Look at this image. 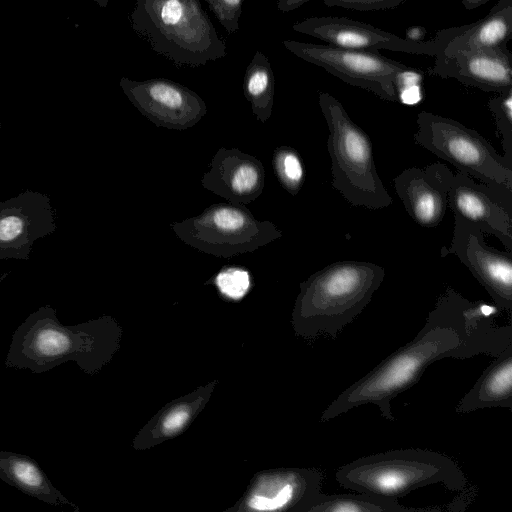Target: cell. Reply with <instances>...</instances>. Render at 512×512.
I'll use <instances>...</instances> for the list:
<instances>
[{"mask_svg":"<svg viewBox=\"0 0 512 512\" xmlns=\"http://www.w3.org/2000/svg\"><path fill=\"white\" fill-rule=\"evenodd\" d=\"M497 309L447 288L418 334L340 393L321 422L365 404L376 405L384 419L394 421L391 401L417 384L430 364L449 357L498 356L512 344V327L495 323Z\"/></svg>","mask_w":512,"mask_h":512,"instance_id":"obj_1","label":"cell"},{"mask_svg":"<svg viewBox=\"0 0 512 512\" xmlns=\"http://www.w3.org/2000/svg\"><path fill=\"white\" fill-rule=\"evenodd\" d=\"M118 340L119 328L110 317L62 325L52 309L41 308L16 328L5 365L40 374L74 361L94 374L110 361Z\"/></svg>","mask_w":512,"mask_h":512,"instance_id":"obj_2","label":"cell"},{"mask_svg":"<svg viewBox=\"0 0 512 512\" xmlns=\"http://www.w3.org/2000/svg\"><path fill=\"white\" fill-rule=\"evenodd\" d=\"M385 277L383 267L366 261L333 262L300 283L292 323L304 338H335L369 304Z\"/></svg>","mask_w":512,"mask_h":512,"instance_id":"obj_3","label":"cell"},{"mask_svg":"<svg viewBox=\"0 0 512 512\" xmlns=\"http://www.w3.org/2000/svg\"><path fill=\"white\" fill-rule=\"evenodd\" d=\"M133 31L177 67L195 68L227 55L199 0H135Z\"/></svg>","mask_w":512,"mask_h":512,"instance_id":"obj_4","label":"cell"},{"mask_svg":"<svg viewBox=\"0 0 512 512\" xmlns=\"http://www.w3.org/2000/svg\"><path fill=\"white\" fill-rule=\"evenodd\" d=\"M336 480L355 492L397 499L431 484L441 483L452 491L467 485L464 472L450 457L413 448L358 458L341 466Z\"/></svg>","mask_w":512,"mask_h":512,"instance_id":"obj_5","label":"cell"},{"mask_svg":"<svg viewBox=\"0 0 512 512\" xmlns=\"http://www.w3.org/2000/svg\"><path fill=\"white\" fill-rule=\"evenodd\" d=\"M319 106L329 130L333 188L353 206L373 210L388 207L392 197L378 175L368 134L331 94L321 92Z\"/></svg>","mask_w":512,"mask_h":512,"instance_id":"obj_6","label":"cell"},{"mask_svg":"<svg viewBox=\"0 0 512 512\" xmlns=\"http://www.w3.org/2000/svg\"><path fill=\"white\" fill-rule=\"evenodd\" d=\"M416 124L417 145L482 183L512 192V162L476 130L428 111L417 115Z\"/></svg>","mask_w":512,"mask_h":512,"instance_id":"obj_7","label":"cell"},{"mask_svg":"<svg viewBox=\"0 0 512 512\" xmlns=\"http://www.w3.org/2000/svg\"><path fill=\"white\" fill-rule=\"evenodd\" d=\"M170 226L185 244L223 258L253 252L282 237L275 224L256 219L243 204L230 202L213 204L199 215Z\"/></svg>","mask_w":512,"mask_h":512,"instance_id":"obj_8","label":"cell"},{"mask_svg":"<svg viewBox=\"0 0 512 512\" xmlns=\"http://www.w3.org/2000/svg\"><path fill=\"white\" fill-rule=\"evenodd\" d=\"M284 47L297 57L324 68L340 80L371 91L382 100L396 102L399 78L413 68L380 54L329 44L284 40Z\"/></svg>","mask_w":512,"mask_h":512,"instance_id":"obj_9","label":"cell"},{"mask_svg":"<svg viewBox=\"0 0 512 512\" xmlns=\"http://www.w3.org/2000/svg\"><path fill=\"white\" fill-rule=\"evenodd\" d=\"M292 29L341 48L387 49L436 57L452 35L454 27L440 30L433 39L423 42H413L369 23L338 16L309 17L294 23Z\"/></svg>","mask_w":512,"mask_h":512,"instance_id":"obj_10","label":"cell"},{"mask_svg":"<svg viewBox=\"0 0 512 512\" xmlns=\"http://www.w3.org/2000/svg\"><path fill=\"white\" fill-rule=\"evenodd\" d=\"M453 254L485 288L499 310H512V252L489 246L484 233L472 222L454 214V230L449 247L441 256Z\"/></svg>","mask_w":512,"mask_h":512,"instance_id":"obj_11","label":"cell"},{"mask_svg":"<svg viewBox=\"0 0 512 512\" xmlns=\"http://www.w3.org/2000/svg\"><path fill=\"white\" fill-rule=\"evenodd\" d=\"M120 86L133 106L159 127L185 130L207 113L204 100L196 92L173 80L123 77Z\"/></svg>","mask_w":512,"mask_h":512,"instance_id":"obj_12","label":"cell"},{"mask_svg":"<svg viewBox=\"0 0 512 512\" xmlns=\"http://www.w3.org/2000/svg\"><path fill=\"white\" fill-rule=\"evenodd\" d=\"M448 207L475 224L483 233L499 239L512 252V192L476 182L457 171L448 192Z\"/></svg>","mask_w":512,"mask_h":512,"instance_id":"obj_13","label":"cell"},{"mask_svg":"<svg viewBox=\"0 0 512 512\" xmlns=\"http://www.w3.org/2000/svg\"><path fill=\"white\" fill-rule=\"evenodd\" d=\"M453 175L446 164L434 162L405 169L393 179L406 212L418 225L433 228L442 222Z\"/></svg>","mask_w":512,"mask_h":512,"instance_id":"obj_14","label":"cell"},{"mask_svg":"<svg viewBox=\"0 0 512 512\" xmlns=\"http://www.w3.org/2000/svg\"><path fill=\"white\" fill-rule=\"evenodd\" d=\"M430 74L485 92H507L512 90V53L507 46L458 52L435 60Z\"/></svg>","mask_w":512,"mask_h":512,"instance_id":"obj_15","label":"cell"},{"mask_svg":"<svg viewBox=\"0 0 512 512\" xmlns=\"http://www.w3.org/2000/svg\"><path fill=\"white\" fill-rule=\"evenodd\" d=\"M201 182L204 188L228 202L246 205L261 195L265 170L256 157L238 148L221 147Z\"/></svg>","mask_w":512,"mask_h":512,"instance_id":"obj_16","label":"cell"},{"mask_svg":"<svg viewBox=\"0 0 512 512\" xmlns=\"http://www.w3.org/2000/svg\"><path fill=\"white\" fill-rule=\"evenodd\" d=\"M321 471L315 469H281L264 474L246 500L253 510L305 512L321 492Z\"/></svg>","mask_w":512,"mask_h":512,"instance_id":"obj_17","label":"cell"},{"mask_svg":"<svg viewBox=\"0 0 512 512\" xmlns=\"http://www.w3.org/2000/svg\"><path fill=\"white\" fill-rule=\"evenodd\" d=\"M512 38V0H498L489 13L480 20L454 26L452 35L435 60L453 56L462 51L504 47Z\"/></svg>","mask_w":512,"mask_h":512,"instance_id":"obj_18","label":"cell"},{"mask_svg":"<svg viewBox=\"0 0 512 512\" xmlns=\"http://www.w3.org/2000/svg\"><path fill=\"white\" fill-rule=\"evenodd\" d=\"M484 408L512 409V344L483 371L455 410L469 413Z\"/></svg>","mask_w":512,"mask_h":512,"instance_id":"obj_19","label":"cell"},{"mask_svg":"<svg viewBox=\"0 0 512 512\" xmlns=\"http://www.w3.org/2000/svg\"><path fill=\"white\" fill-rule=\"evenodd\" d=\"M0 479L47 504L79 511L51 483L38 463L27 455L0 450Z\"/></svg>","mask_w":512,"mask_h":512,"instance_id":"obj_20","label":"cell"},{"mask_svg":"<svg viewBox=\"0 0 512 512\" xmlns=\"http://www.w3.org/2000/svg\"><path fill=\"white\" fill-rule=\"evenodd\" d=\"M334 494L319 493L306 507L305 512H426L438 508H412L400 505L397 498L365 493Z\"/></svg>","mask_w":512,"mask_h":512,"instance_id":"obj_21","label":"cell"},{"mask_svg":"<svg viewBox=\"0 0 512 512\" xmlns=\"http://www.w3.org/2000/svg\"><path fill=\"white\" fill-rule=\"evenodd\" d=\"M210 393V390L206 387L202 392L194 393L186 399L174 402L170 407H166L154 421L147 425L137 441L140 439L141 445L144 447L178 434L201 409Z\"/></svg>","mask_w":512,"mask_h":512,"instance_id":"obj_22","label":"cell"},{"mask_svg":"<svg viewBox=\"0 0 512 512\" xmlns=\"http://www.w3.org/2000/svg\"><path fill=\"white\" fill-rule=\"evenodd\" d=\"M243 91L257 120L265 123L272 113L275 78L268 58L259 50L246 68Z\"/></svg>","mask_w":512,"mask_h":512,"instance_id":"obj_23","label":"cell"},{"mask_svg":"<svg viewBox=\"0 0 512 512\" xmlns=\"http://www.w3.org/2000/svg\"><path fill=\"white\" fill-rule=\"evenodd\" d=\"M273 165L281 185L296 195L304 182V169L298 153L291 147L281 146L274 151Z\"/></svg>","mask_w":512,"mask_h":512,"instance_id":"obj_24","label":"cell"},{"mask_svg":"<svg viewBox=\"0 0 512 512\" xmlns=\"http://www.w3.org/2000/svg\"><path fill=\"white\" fill-rule=\"evenodd\" d=\"M488 108L494 116L497 131L502 138L503 156L512 162V90L490 98Z\"/></svg>","mask_w":512,"mask_h":512,"instance_id":"obj_25","label":"cell"},{"mask_svg":"<svg viewBox=\"0 0 512 512\" xmlns=\"http://www.w3.org/2000/svg\"><path fill=\"white\" fill-rule=\"evenodd\" d=\"M220 293L233 300H239L250 288V278L246 270L229 267L221 270L215 278Z\"/></svg>","mask_w":512,"mask_h":512,"instance_id":"obj_26","label":"cell"},{"mask_svg":"<svg viewBox=\"0 0 512 512\" xmlns=\"http://www.w3.org/2000/svg\"><path fill=\"white\" fill-rule=\"evenodd\" d=\"M245 1L210 0L208 5L225 30L229 33H235L239 29V18Z\"/></svg>","mask_w":512,"mask_h":512,"instance_id":"obj_27","label":"cell"},{"mask_svg":"<svg viewBox=\"0 0 512 512\" xmlns=\"http://www.w3.org/2000/svg\"><path fill=\"white\" fill-rule=\"evenodd\" d=\"M328 7H341L357 11L394 9L407 0H323Z\"/></svg>","mask_w":512,"mask_h":512,"instance_id":"obj_28","label":"cell"},{"mask_svg":"<svg viewBox=\"0 0 512 512\" xmlns=\"http://www.w3.org/2000/svg\"><path fill=\"white\" fill-rule=\"evenodd\" d=\"M23 228L22 221L16 216L0 220V240L8 241L18 236Z\"/></svg>","mask_w":512,"mask_h":512,"instance_id":"obj_29","label":"cell"},{"mask_svg":"<svg viewBox=\"0 0 512 512\" xmlns=\"http://www.w3.org/2000/svg\"><path fill=\"white\" fill-rule=\"evenodd\" d=\"M427 30L422 26H411L405 31V39L413 42H423Z\"/></svg>","mask_w":512,"mask_h":512,"instance_id":"obj_30","label":"cell"},{"mask_svg":"<svg viewBox=\"0 0 512 512\" xmlns=\"http://www.w3.org/2000/svg\"><path fill=\"white\" fill-rule=\"evenodd\" d=\"M310 0H277V8L281 12H290L300 8Z\"/></svg>","mask_w":512,"mask_h":512,"instance_id":"obj_31","label":"cell"},{"mask_svg":"<svg viewBox=\"0 0 512 512\" xmlns=\"http://www.w3.org/2000/svg\"><path fill=\"white\" fill-rule=\"evenodd\" d=\"M460 1L467 10H472V9H475V8H478L482 5H484L485 3L489 2L490 0H460Z\"/></svg>","mask_w":512,"mask_h":512,"instance_id":"obj_32","label":"cell"},{"mask_svg":"<svg viewBox=\"0 0 512 512\" xmlns=\"http://www.w3.org/2000/svg\"><path fill=\"white\" fill-rule=\"evenodd\" d=\"M100 6L106 7L109 0H95Z\"/></svg>","mask_w":512,"mask_h":512,"instance_id":"obj_33","label":"cell"},{"mask_svg":"<svg viewBox=\"0 0 512 512\" xmlns=\"http://www.w3.org/2000/svg\"><path fill=\"white\" fill-rule=\"evenodd\" d=\"M203 1L207 2L208 4L210 3V0H203Z\"/></svg>","mask_w":512,"mask_h":512,"instance_id":"obj_34","label":"cell"}]
</instances>
